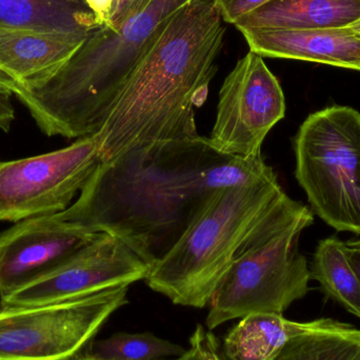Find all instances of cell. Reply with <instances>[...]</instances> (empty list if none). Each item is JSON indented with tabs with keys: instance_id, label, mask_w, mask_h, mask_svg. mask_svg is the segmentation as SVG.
Returning a JSON list of instances; mask_svg holds the SVG:
<instances>
[{
	"instance_id": "6da1fadb",
	"label": "cell",
	"mask_w": 360,
	"mask_h": 360,
	"mask_svg": "<svg viewBox=\"0 0 360 360\" xmlns=\"http://www.w3.org/2000/svg\"><path fill=\"white\" fill-rule=\"evenodd\" d=\"M275 174L262 155H224L200 136L101 162L58 219L122 239L150 266L162 259L205 201L226 186Z\"/></svg>"
},
{
	"instance_id": "7a4b0ae2",
	"label": "cell",
	"mask_w": 360,
	"mask_h": 360,
	"mask_svg": "<svg viewBox=\"0 0 360 360\" xmlns=\"http://www.w3.org/2000/svg\"><path fill=\"white\" fill-rule=\"evenodd\" d=\"M224 34L216 0H191L171 15L94 134L101 162L199 136L195 108L207 101Z\"/></svg>"
},
{
	"instance_id": "3957f363",
	"label": "cell",
	"mask_w": 360,
	"mask_h": 360,
	"mask_svg": "<svg viewBox=\"0 0 360 360\" xmlns=\"http://www.w3.org/2000/svg\"><path fill=\"white\" fill-rule=\"evenodd\" d=\"M184 6V0H154L120 27L91 32L48 84L17 98L46 136L95 134L165 23Z\"/></svg>"
},
{
	"instance_id": "277c9868",
	"label": "cell",
	"mask_w": 360,
	"mask_h": 360,
	"mask_svg": "<svg viewBox=\"0 0 360 360\" xmlns=\"http://www.w3.org/2000/svg\"><path fill=\"white\" fill-rule=\"evenodd\" d=\"M285 195L276 174L215 191L152 266L148 287L177 306L205 308L245 239Z\"/></svg>"
},
{
	"instance_id": "5b68a950",
	"label": "cell",
	"mask_w": 360,
	"mask_h": 360,
	"mask_svg": "<svg viewBox=\"0 0 360 360\" xmlns=\"http://www.w3.org/2000/svg\"><path fill=\"white\" fill-rule=\"evenodd\" d=\"M312 212L287 194L252 231L210 302L207 330L251 314H281L310 288V268L300 252Z\"/></svg>"
},
{
	"instance_id": "8992f818",
	"label": "cell",
	"mask_w": 360,
	"mask_h": 360,
	"mask_svg": "<svg viewBox=\"0 0 360 360\" xmlns=\"http://www.w3.org/2000/svg\"><path fill=\"white\" fill-rule=\"evenodd\" d=\"M295 176L315 213L360 235V113L332 105L311 114L294 139Z\"/></svg>"
},
{
	"instance_id": "52a82bcc",
	"label": "cell",
	"mask_w": 360,
	"mask_h": 360,
	"mask_svg": "<svg viewBox=\"0 0 360 360\" xmlns=\"http://www.w3.org/2000/svg\"><path fill=\"white\" fill-rule=\"evenodd\" d=\"M118 287L54 304L0 302V360H78L108 319L128 304Z\"/></svg>"
},
{
	"instance_id": "ba28073f",
	"label": "cell",
	"mask_w": 360,
	"mask_h": 360,
	"mask_svg": "<svg viewBox=\"0 0 360 360\" xmlns=\"http://www.w3.org/2000/svg\"><path fill=\"white\" fill-rule=\"evenodd\" d=\"M99 164L94 134L50 153L0 162V221L61 213Z\"/></svg>"
},
{
	"instance_id": "9c48e42d",
	"label": "cell",
	"mask_w": 360,
	"mask_h": 360,
	"mask_svg": "<svg viewBox=\"0 0 360 360\" xmlns=\"http://www.w3.org/2000/svg\"><path fill=\"white\" fill-rule=\"evenodd\" d=\"M285 115V99L264 57L249 52L237 61L219 91L216 122L207 137L224 155H262L264 139Z\"/></svg>"
},
{
	"instance_id": "30bf717a",
	"label": "cell",
	"mask_w": 360,
	"mask_h": 360,
	"mask_svg": "<svg viewBox=\"0 0 360 360\" xmlns=\"http://www.w3.org/2000/svg\"><path fill=\"white\" fill-rule=\"evenodd\" d=\"M151 266L122 239L98 233L90 243L50 274L1 300L12 306L65 302L145 281Z\"/></svg>"
},
{
	"instance_id": "8fae6325",
	"label": "cell",
	"mask_w": 360,
	"mask_h": 360,
	"mask_svg": "<svg viewBox=\"0 0 360 360\" xmlns=\"http://www.w3.org/2000/svg\"><path fill=\"white\" fill-rule=\"evenodd\" d=\"M97 234L55 214L17 222L0 234V298L50 274Z\"/></svg>"
},
{
	"instance_id": "7c38bea8",
	"label": "cell",
	"mask_w": 360,
	"mask_h": 360,
	"mask_svg": "<svg viewBox=\"0 0 360 360\" xmlns=\"http://www.w3.org/2000/svg\"><path fill=\"white\" fill-rule=\"evenodd\" d=\"M86 36L0 27V91L17 97L41 88Z\"/></svg>"
},
{
	"instance_id": "4fadbf2b",
	"label": "cell",
	"mask_w": 360,
	"mask_h": 360,
	"mask_svg": "<svg viewBox=\"0 0 360 360\" xmlns=\"http://www.w3.org/2000/svg\"><path fill=\"white\" fill-rule=\"evenodd\" d=\"M250 51L262 57L323 63L360 72V36L345 29L241 30Z\"/></svg>"
},
{
	"instance_id": "5bb4252c",
	"label": "cell",
	"mask_w": 360,
	"mask_h": 360,
	"mask_svg": "<svg viewBox=\"0 0 360 360\" xmlns=\"http://www.w3.org/2000/svg\"><path fill=\"white\" fill-rule=\"evenodd\" d=\"M354 326L331 319L298 323L281 314H251L229 332L224 350L230 360H273L285 345L304 334L317 331H342Z\"/></svg>"
},
{
	"instance_id": "9a60e30c",
	"label": "cell",
	"mask_w": 360,
	"mask_h": 360,
	"mask_svg": "<svg viewBox=\"0 0 360 360\" xmlns=\"http://www.w3.org/2000/svg\"><path fill=\"white\" fill-rule=\"evenodd\" d=\"M359 20L360 0H270L233 25L238 31H313L345 29Z\"/></svg>"
},
{
	"instance_id": "2e32d148",
	"label": "cell",
	"mask_w": 360,
	"mask_h": 360,
	"mask_svg": "<svg viewBox=\"0 0 360 360\" xmlns=\"http://www.w3.org/2000/svg\"><path fill=\"white\" fill-rule=\"evenodd\" d=\"M0 27L82 35L101 27L84 0H0Z\"/></svg>"
},
{
	"instance_id": "e0dca14e",
	"label": "cell",
	"mask_w": 360,
	"mask_h": 360,
	"mask_svg": "<svg viewBox=\"0 0 360 360\" xmlns=\"http://www.w3.org/2000/svg\"><path fill=\"white\" fill-rule=\"evenodd\" d=\"M327 297L360 319V281L347 252L346 243L336 237L319 241L310 269Z\"/></svg>"
},
{
	"instance_id": "ac0fdd59",
	"label": "cell",
	"mask_w": 360,
	"mask_h": 360,
	"mask_svg": "<svg viewBox=\"0 0 360 360\" xmlns=\"http://www.w3.org/2000/svg\"><path fill=\"white\" fill-rule=\"evenodd\" d=\"M273 360H360V330L353 327L297 336Z\"/></svg>"
},
{
	"instance_id": "d6986e66",
	"label": "cell",
	"mask_w": 360,
	"mask_h": 360,
	"mask_svg": "<svg viewBox=\"0 0 360 360\" xmlns=\"http://www.w3.org/2000/svg\"><path fill=\"white\" fill-rule=\"evenodd\" d=\"M186 352L184 347L152 333H117L93 342L86 354L112 360H160L179 359Z\"/></svg>"
},
{
	"instance_id": "ffe728a7",
	"label": "cell",
	"mask_w": 360,
	"mask_h": 360,
	"mask_svg": "<svg viewBox=\"0 0 360 360\" xmlns=\"http://www.w3.org/2000/svg\"><path fill=\"white\" fill-rule=\"evenodd\" d=\"M269 1L270 0H216V6L224 23L234 25L235 21Z\"/></svg>"
},
{
	"instance_id": "44dd1931",
	"label": "cell",
	"mask_w": 360,
	"mask_h": 360,
	"mask_svg": "<svg viewBox=\"0 0 360 360\" xmlns=\"http://www.w3.org/2000/svg\"><path fill=\"white\" fill-rule=\"evenodd\" d=\"M190 345L197 351L201 360H224L215 336L202 326H197L191 336Z\"/></svg>"
},
{
	"instance_id": "7402d4cb",
	"label": "cell",
	"mask_w": 360,
	"mask_h": 360,
	"mask_svg": "<svg viewBox=\"0 0 360 360\" xmlns=\"http://www.w3.org/2000/svg\"><path fill=\"white\" fill-rule=\"evenodd\" d=\"M154 0H118L110 27H117L135 15L143 12Z\"/></svg>"
},
{
	"instance_id": "603a6c76",
	"label": "cell",
	"mask_w": 360,
	"mask_h": 360,
	"mask_svg": "<svg viewBox=\"0 0 360 360\" xmlns=\"http://www.w3.org/2000/svg\"><path fill=\"white\" fill-rule=\"evenodd\" d=\"M96 17L99 27H110L112 17L117 8L118 0H84Z\"/></svg>"
},
{
	"instance_id": "cb8c5ba5",
	"label": "cell",
	"mask_w": 360,
	"mask_h": 360,
	"mask_svg": "<svg viewBox=\"0 0 360 360\" xmlns=\"http://www.w3.org/2000/svg\"><path fill=\"white\" fill-rule=\"evenodd\" d=\"M11 95L0 91V130L8 133L15 120V111L11 103Z\"/></svg>"
},
{
	"instance_id": "d4e9b609",
	"label": "cell",
	"mask_w": 360,
	"mask_h": 360,
	"mask_svg": "<svg viewBox=\"0 0 360 360\" xmlns=\"http://www.w3.org/2000/svg\"><path fill=\"white\" fill-rule=\"evenodd\" d=\"M347 252L353 268L356 271L360 281V240H350L346 243Z\"/></svg>"
},
{
	"instance_id": "484cf974",
	"label": "cell",
	"mask_w": 360,
	"mask_h": 360,
	"mask_svg": "<svg viewBox=\"0 0 360 360\" xmlns=\"http://www.w3.org/2000/svg\"><path fill=\"white\" fill-rule=\"evenodd\" d=\"M179 360H201L200 357H199L198 353L195 350L194 348L190 347L188 350H186V352L184 353L182 356L179 357Z\"/></svg>"
},
{
	"instance_id": "4316f807",
	"label": "cell",
	"mask_w": 360,
	"mask_h": 360,
	"mask_svg": "<svg viewBox=\"0 0 360 360\" xmlns=\"http://www.w3.org/2000/svg\"><path fill=\"white\" fill-rule=\"evenodd\" d=\"M78 360H112V359H97V357L91 356V355L86 354L84 353L82 357H80ZM160 360H179V359H160Z\"/></svg>"
},
{
	"instance_id": "83f0119b",
	"label": "cell",
	"mask_w": 360,
	"mask_h": 360,
	"mask_svg": "<svg viewBox=\"0 0 360 360\" xmlns=\"http://www.w3.org/2000/svg\"><path fill=\"white\" fill-rule=\"evenodd\" d=\"M350 29L354 31L355 33L359 34L360 36V20L357 21L354 25H351Z\"/></svg>"
},
{
	"instance_id": "f1b7e54d",
	"label": "cell",
	"mask_w": 360,
	"mask_h": 360,
	"mask_svg": "<svg viewBox=\"0 0 360 360\" xmlns=\"http://www.w3.org/2000/svg\"><path fill=\"white\" fill-rule=\"evenodd\" d=\"M190 1H191V0H184V4H188V2H190Z\"/></svg>"
}]
</instances>
